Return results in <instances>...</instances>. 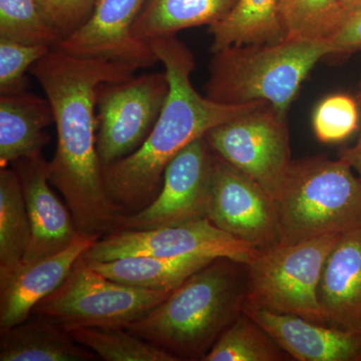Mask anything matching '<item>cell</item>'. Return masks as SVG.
<instances>
[{"instance_id": "cell-1", "label": "cell", "mask_w": 361, "mask_h": 361, "mask_svg": "<svg viewBox=\"0 0 361 361\" xmlns=\"http://www.w3.org/2000/svg\"><path fill=\"white\" fill-rule=\"evenodd\" d=\"M30 71L51 104L56 125L49 183L65 199L78 232L103 237L116 231L125 213L104 187L97 152V94L99 85L127 80L137 71L51 49Z\"/></svg>"}, {"instance_id": "cell-2", "label": "cell", "mask_w": 361, "mask_h": 361, "mask_svg": "<svg viewBox=\"0 0 361 361\" xmlns=\"http://www.w3.org/2000/svg\"><path fill=\"white\" fill-rule=\"evenodd\" d=\"M149 44L165 68L170 85L167 101L141 147L103 168L106 193L125 214L137 212L153 201L169 164L188 145L264 103L225 104L202 96L192 84L196 61L184 42L174 35Z\"/></svg>"}, {"instance_id": "cell-3", "label": "cell", "mask_w": 361, "mask_h": 361, "mask_svg": "<svg viewBox=\"0 0 361 361\" xmlns=\"http://www.w3.org/2000/svg\"><path fill=\"white\" fill-rule=\"evenodd\" d=\"M245 283V264L214 259L127 329L179 360L202 361L243 312Z\"/></svg>"}, {"instance_id": "cell-4", "label": "cell", "mask_w": 361, "mask_h": 361, "mask_svg": "<svg viewBox=\"0 0 361 361\" xmlns=\"http://www.w3.org/2000/svg\"><path fill=\"white\" fill-rule=\"evenodd\" d=\"M337 54L330 42L285 39L277 44L232 45L214 52L206 97L217 103L264 101L287 116L316 63Z\"/></svg>"}, {"instance_id": "cell-5", "label": "cell", "mask_w": 361, "mask_h": 361, "mask_svg": "<svg viewBox=\"0 0 361 361\" xmlns=\"http://www.w3.org/2000/svg\"><path fill=\"white\" fill-rule=\"evenodd\" d=\"M279 244L361 228V178L339 158L292 160L274 194Z\"/></svg>"}, {"instance_id": "cell-6", "label": "cell", "mask_w": 361, "mask_h": 361, "mask_svg": "<svg viewBox=\"0 0 361 361\" xmlns=\"http://www.w3.org/2000/svg\"><path fill=\"white\" fill-rule=\"evenodd\" d=\"M341 235L256 249L245 264L244 308L300 316L326 324L317 290L323 266Z\"/></svg>"}, {"instance_id": "cell-7", "label": "cell", "mask_w": 361, "mask_h": 361, "mask_svg": "<svg viewBox=\"0 0 361 361\" xmlns=\"http://www.w3.org/2000/svg\"><path fill=\"white\" fill-rule=\"evenodd\" d=\"M171 292L147 290L109 279L80 257L56 290L33 308L68 331L80 327H123L141 319Z\"/></svg>"}, {"instance_id": "cell-8", "label": "cell", "mask_w": 361, "mask_h": 361, "mask_svg": "<svg viewBox=\"0 0 361 361\" xmlns=\"http://www.w3.org/2000/svg\"><path fill=\"white\" fill-rule=\"evenodd\" d=\"M170 85L165 71L99 85L97 152L104 167L134 153L153 129Z\"/></svg>"}, {"instance_id": "cell-9", "label": "cell", "mask_w": 361, "mask_h": 361, "mask_svg": "<svg viewBox=\"0 0 361 361\" xmlns=\"http://www.w3.org/2000/svg\"><path fill=\"white\" fill-rule=\"evenodd\" d=\"M213 153L261 185L274 198L290 165L287 116L264 102L205 135Z\"/></svg>"}, {"instance_id": "cell-10", "label": "cell", "mask_w": 361, "mask_h": 361, "mask_svg": "<svg viewBox=\"0 0 361 361\" xmlns=\"http://www.w3.org/2000/svg\"><path fill=\"white\" fill-rule=\"evenodd\" d=\"M256 249L235 238L209 218L149 230H116L101 237L82 255L87 262L130 256L230 258L246 264Z\"/></svg>"}, {"instance_id": "cell-11", "label": "cell", "mask_w": 361, "mask_h": 361, "mask_svg": "<svg viewBox=\"0 0 361 361\" xmlns=\"http://www.w3.org/2000/svg\"><path fill=\"white\" fill-rule=\"evenodd\" d=\"M214 153L205 137L188 145L164 173L151 203L123 214L116 230H149L208 218L212 195Z\"/></svg>"}, {"instance_id": "cell-12", "label": "cell", "mask_w": 361, "mask_h": 361, "mask_svg": "<svg viewBox=\"0 0 361 361\" xmlns=\"http://www.w3.org/2000/svg\"><path fill=\"white\" fill-rule=\"evenodd\" d=\"M208 218L219 229L254 248L279 243L274 198L257 182L216 154Z\"/></svg>"}, {"instance_id": "cell-13", "label": "cell", "mask_w": 361, "mask_h": 361, "mask_svg": "<svg viewBox=\"0 0 361 361\" xmlns=\"http://www.w3.org/2000/svg\"><path fill=\"white\" fill-rule=\"evenodd\" d=\"M145 0H97L84 25L54 49L80 56L103 59L135 68L158 63L151 44L135 39L133 27Z\"/></svg>"}, {"instance_id": "cell-14", "label": "cell", "mask_w": 361, "mask_h": 361, "mask_svg": "<svg viewBox=\"0 0 361 361\" xmlns=\"http://www.w3.org/2000/svg\"><path fill=\"white\" fill-rule=\"evenodd\" d=\"M13 165L20 178L32 225V242L20 263L26 265L63 250L80 232L70 209L51 190L49 161L42 155L21 159Z\"/></svg>"}, {"instance_id": "cell-15", "label": "cell", "mask_w": 361, "mask_h": 361, "mask_svg": "<svg viewBox=\"0 0 361 361\" xmlns=\"http://www.w3.org/2000/svg\"><path fill=\"white\" fill-rule=\"evenodd\" d=\"M99 238L80 233L63 250L0 277V332L27 320L35 305L63 283L75 262Z\"/></svg>"}, {"instance_id": "cell-16", "label": "cell", "mask_w": 361, "mask_h": 361, "mask_svg": "<svg viewBox=\"0 0 361 361\" xmlns=\"http://www.w3.org/2000/svg\"><path fill=\"white\" fill-rule=\"evenodd\" d=\"M292 360L361 361V332L291 314L244 308Z\"/></svg>"}, {"instance_id": "cell-17", "label": "cell", "mask_w": 361, "mask_h": 361, "mask_svg": "<svg viewBox=\"0 0 361 361\" xmlns=\"http://www.w3.org/2000/svg\"><path fill=\"white\" fill-rule=\"evenodd\" d=\"M317 296L326 324L361 332V228L337 240L323 266Z\"/></svg>"}, {"instance_id": "cell-18", "label": "cell", "mask_w": 361, "mask_h": 361, "mask_svg": "<svg viewBox=\"0 0 361 361\" xmlns=\"http://www.w3.org/2000/svg\"><path fill=\"white\" fill-rule=\"evenodd\" d=\"M54 123L49 99L28 90L0 97V167L21 159L42 155L51 141L47 134Z\"/></svg>"}, {"instance_id": "cell-19", "label": "cell", "mask_w": 361, "mask_h": 361, "mask_svg": "<svg viewBox=\"0 0 361 361\" xmlns=\"http://www.w3.org/2000/svg\"><path fill=\"white\" fill-rule=\"evenodd\" d=\"M0 334V361L96 360V353L44 316L37 315Z\"/></svg>"}, {"instance_id": "cell-20", "label": "cell", "mask_w": 361, "mask_h": 361, "mask_svg": "<svg viewBox=\"0 0 361 361\" xmlns=\"http://www.w3.org/2000/svg\"><path fill=\"white\" fill-rule=\"evenodd\" d=\"M238 0H145L133 27L135 39L149 42L180 30L219 23Z\"/></svg>"}, {"instance_id": "cell-21", "label": "cell", "mask_w": 361, "mask_h": 361, "mask_svg": "<svg viewBox=\"0 0 361 361\" xmlns=\"http://www.w3.org/2000/svg\"><path fill=\"white\" fill-rule=\"evenodd\" d=\"M214 259L216 258L202 256L165 258L141 255L87 263L104 276L118 283L147 290L173 292Z\"/></svg>"}, {"instance_id": "cell-22", "label": "cell", "mask_w": 361, "mask_h": 361, "mask_svg": "<svg viewBox=\"0 0 361 361\" xmlns=\"http://www.w3.org/2000/svg\"><path fill=\"white\" fill-rule=\"evenodd\" d=\"M280 0H238L231 11L209 26L211 51L232 45L277 44L286 39L280 18Z\"/></svg>"}, {"instance_id": "cell-23", "label": "cell", "mask_w": 361, "mask_h": 361, "mask_svg": "<svg viewBox=\"0 0 361 361\" xmlns=\"http://www.w3.org/2000/svg\"><path fill=\"white\" fill-rule=\"evenodd\" d=\"M32 242V225L18 173L0 171V277L14 272Z\"/></svg>"}, {"instance_id": "cell-24", "label": "cell", "mask_w": 361, "mask_h": 361, "mask_svg": "<svg viewBox=\"0 0 361 361\" xmlns=\"http://www.w3.org/2000/svg\"><path fill=\"white\" fill-rule=\"evenodd\" d=\"M280 18L286 39L330 42L348 20L339 0H280Z\"/></svg>"}, {"instance_id": "cell-25", "label": "cell", "mask_w": 361, "mask_h": 361, "mask_svg": "<svg viewBox=\"0 0 361 361\" xmlns=\"http://www.w3.org/2000/svg\"><path fill=\"white\" fill-rule=\"evenodd\" d=\"M290 355L250 316L242 312L202 361H289Z\"/></svg>"}, {"instance_id": "cell-26", "label": "cell", "mask_w": 361, "mask_h": 361, "mask_svg": "<svg viewBox=\"0 0 361 361\" xmlns=\"http://www.w3.org/2000/svg\"><path fill=\"white\" fill-rule=\"evenodd\" d=\"M73 338L106 361H180L123 327H80Z\"/></svg>"}, {"instance_id": "cell-27", "label": "cell", "mask_w": 361, "mask_h": 361, "mask_svg": "<svg viewBox=\"0 0 361 361\" xmlns=\"http://www.w3.org/2000/svg\"><path fill=\"white\" fill-rule=\"evenodd\" d=\"M0 39L54 49L63 35L37 0H0Z\"/></svg>"}, {"instance_id": "cell-28", "label": "cell", "mask_w": 361, "mask_h": 361, "mask_svg": "<svg viewBox=\"0 0 361 361\" xmlns=\"http://www.w3.org/2000/svg\"><path fill=\"white\" fill-rule=\"evenodd\" d=\"M360 111L357 103L348 94L326 97L316 106L312 127L318 141L329 144L344 141L357 130Z\"/></svg>"}, {"instance_id": "cell-29", "label": "cell", "mask_w": 361, "mask_h": 361, "mask_svg": "<svg viewBox=\"0 0 361 361\" xmlns=\"http://www.w3.org/2000/svg\"><path fill=\"white\" fill-rule=\"evenodd\" d=\"M51 49L45 45L0 39V94H18L27 90L25 73Z\"/></svg>"}, {"instance_id": "cell-30", "label": "cell", "mask_w": 361, "mask_h": 361, "mask_svg": "<svg viewBox=\"0 0 361 361\" xmlns=\"http://www.w3.org/2000/svg\"><path fill=\"white\" fill-rule=\"evenodd\" d=\"M52 25L63 37L77 30L90 18L97 0H37Z\"/></svg>"}, {"instance_id": "cell-31", "label": "cell", "mask_w": 361, "mask_h": 361, "mask_svg": "<svg viewBox=\"0 0 361 361\" xmlns=\"http://www.w3.org/2000/svg\"><path fill=\"white\" fill-rule=\"evenodd\" d=\"M332 44L337 47V54H350L361 49V7L349 13Z\"/></svg>"}, {"instance_id": "cell-32", "label": "cell", "mask_w": 361, "mask_h": 361, "mask_svg": "<svg viewBox=\"0 0 361 361\" xmlns=\"http://www.w3.org/2000/svg\"><path fill=\"white\" fill-rule=\"evenodd\" d=\"M339 158L345 161L361 178V134L353 147L341 149Z\"/></svg>"}, {"instance_id": "cell-33", "label": "cell", "mask_w": 361, "mask_h": 361, "mask_svg": "<svg viewBox=\"0 0 361 361\" xmlns=\"http://www.w3.org/2000/svg\"><path fill=\"white\" fill-rule=\"evenodd\" d=\"M339 1H341L342 6L348 9L349 13L361 7V0H339Z\"/></svg>"}, {"instance_id": "cell-34", "label": "cell", "mask_w": 361, "mask_h": 361, "mask_svg": "<svg viewBox=\"0 0 361 361\" xmlns=\"http://www.w3.org/2000/svg\"><path fill=\"white\" fill-rule=\"evenodd\" d=\"M357 99L361 104V77L360 80V85H358Z\"/></svg>"}]
</instances>
